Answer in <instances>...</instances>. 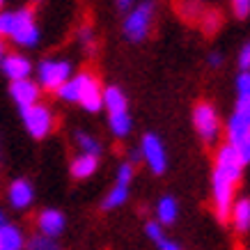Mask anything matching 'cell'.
<instances>
[{"mask_svg": "<svg viewBox=\"0 0 250 250\" xmlns=\"http://www.w3.org/2000/svg\"><path fill=\"white\" fill-rule=\"evenodd\" d=\"M2 5H5V0H0V9H2Z\"/></svg>", "mask_w": 250, "mask_h": 250, "instance_id": "8d00e7d4", "label": "cell"}, {"mask_svg": "<svg viewBox=\"0 0 250 250\" xmlns=\"http://www.w3.org/2000/svg\"><path fill=\"white\" fill-rule=\"evenodd\" d=\"M2 58H5V46H2V42H0V64H2Z\"/></svg>", "mask_w": 250, "mask_h": 250, "instance_id": "d590c367", "label": "cell"}, {"mask_svg": "<svg viewBox=\"0 0 250 250\" xmlns=\"http://www.w3.org/2000/svg\"><path fill=\"white\" fill-rule=\"evenodd\" d=\"M32 2H42V0H32Z\"/></svg>", "mask_w": 250, "mask_h": 250, "instance_id": "74e56055", "label": "cell"}, {"mask_svg": "<svg viewBox=\"0 0 250 250\" xmlns=\"http://www.w3.org/2000/svg\"><path fill=\"white\" fill-rule=\"evenodd\" d=\"M140 161L152 170V174H163L167 170V152L166 145L156 133H145L140 140Z\"/></svg>", "mask_w": 250, "mask_h": 250, "instance_id": "ba28073f", "label": "cell"}, {"mask_svg": "<svg viewBox=\"0 0 250 250\" xmlns=\"http://www.w3.org/2000/svg\"><path fill=\"white\" fill-rule=\"evenodd\" d=\"M35 225H37L39 234L58 239V236L64 232V228H67V218H64V213H62L60 209H44V211L37 216Z\"/></svg>", "mask_w": 250, "mask_h": 250, "instance_id": "7c38bea8", "label": "cell"}, {"mask_svg": "<svg viewBox=\"0 0 250 250\" xmlns=\"http://www.w3.org/2000/svg\"><path fill=\"white\" fill-rule=\"evenodd\" d=\"M97 170H99V156H90V154H78L76 159L71 161V166H69L71 177L78 179V182L90 179Z\"/></svg>", "mask_w": 250, "mask_h": 250, "instance_id": "9a60e30c", "label": "cell"}, {"mask_svg": "<svg viewBox=\"0 0 250 250\" xmlns=\"http://www.w3.org/2000/svg\"><path fill=\"white\" fill-rule=\"evenodd\" d=\"M236 154H239V159L243 161V166H248L250 163V138H246V140H241L239 145H234Z\"/></svg>", "mask_w": 250, "mask_h": 250, "instance_id": "f1b7e54d", "label": "cell"}, {"mask_svg": "<svg viewBox=\"0 0 250 250\" xmlns=\"http://www.w3.org/2000/svg\"><path fill=\"white\" fill-rule=\"evenodd\" d=\"M229 223L239 234L250 232V197H239L234 200V205L229 209Z\"/></svg>", "mask_w": 250, "mask_h": 250, "instance_id": "4fadbf2b", "label": "cell"}, {"mask_svg": "<svg viewBox=\"0 0 250 250\" xmlns=\"http://www.w3.org/2000/svg\"><path fill=\"white\" fill-rule=\"evenodd\" d=\"M55 94L64 104H78L85 113L104 110V87L99 83V78L90 71L74 74Z\"/></svg>", "mask_w": 250, "mask_h": 250, "instance_id": "7a4b0ae2", "label": "cell"}, {"mask_svg": "<svg viewBox=\"0 0 250 250\" xmlns=\"http://www.w3.org/2000/svg\"><path fill=\"white\" fill-rule=\"evenodd\" d=\"M12 25H14V12H2V9H0V37L9 39Z\"/></svg>", "mask_w": 250, "mask_h": 250, "instance_id": "4316f807", "label": "cell"}, {"mask_svg": "<svg viewBox=\"0 0 250 250\" xmlns=\"http://www.w3.org/2000/svg\"><path fill=\"white\" fill-rule=\"evenodd\" d=\"M74 140H76V147L81 154H90V156H101V143L99 138H94L92 133H85V131H76L74 133Z\"/></svg>", "mask_w": 250, "mask_h": 250, "instance_id": "7402d4cb", "label": "cell"}, {"mask_svg": "<svg viewBox=\"0 0 250 250\" xmlns=\"http://www.w3.org/2000/svg\"><path fill=\"white\" fill-rule=\"evenodd\" d=\"M39 25L35 21V14L32 9L23 7L14 12V25H12V32H9V42L19 48H32V46L39 44Z\"/></svg>", "mask_w": 250, "mask_h": 250, "instance_id": "5b68a950", "label": "cell"}, {"mask_svg": "<svg viewBox=\"0 0 250 250\" xmlns=\"http://www.w3.org/2000/svg\"><path fill=\"white\" fill-rule=\"evenodd\" d=\"M78 42L83 46L85 51H92L94 48V30H92L90 25H83L81 30H78Z\"/></svg>", "mask_w": 250, "mask_h": 250, "instance_id": "484cf974", "label": "cell"}, {"mask_svg": "<svg viewBox=\"0 0 250 250\" xmlns=\"http://www.w3.org/2000/svg\"><path fill=\"white\" fill-rule=\"evenodd\" d=\"M207 64H209L211 69H218L220 64H223V55H220V53H211L209 58H207Z\"/></svg>", "mask_w": 250, "mask_h": 250, "instance_id": "d6a6232c", "label": "cell"}, {"mask_svg": "<svg viewBox=\"0 0 250 250\" xmlns=\"http://www.w3.org/2000/svg\"><path fill=\"white\" fill-rule=\"evenodd\" d=\"M25 250H60L58 248V241L51 239L46 234H32L28 241H25Z\"/></svg>", "mask_w": 250, "mask_h": 250, "instance_id": "603a6c76", "label": "cell"}, {"mask_svg": "<svg viewBox=\"0 0 250 250\" xmlns=\"http://www.w3.org/2000/svg\"><path fill=\"white\" fill-rule=\"evenodd\" d=\"M145 234H147V239H149V241L156 243L161 236H166V228H163V225H159L156 220H147V223H145Z\"/></svg>", "mask_w": 250, "mask_h": 250, "instance_id": "d4e9b609", "label": "cell"}, {"mask_svg": "<svg viewBox=\"0 0 250 250\" xmlns=\"http://www.w3.org/2000/svg\"><path fill=\"white\" fill-rule=\"evenodd\" d=\"M104 110L108 115L129 110V101H126V94L122 92V87H117V85L104 87Z\"/></svg>", "mask_w": 250, "mask_h": 250, "instance_id": "2e32d148", "label": "cell"}, {"mask_svg": "<svg viewBox=\"0 0 250 250\" xmlns=\"http://www.w3.org/2000/svg\"><path fill=\"white\" fill-rule=\"evenodd\" d=\"M9 97H12V101L19 106V110H23V108H30V106H35V104H39L42 87H39L37 81H32V78L14 81V83L9 85Z\"/></svg>", "mask_w": 250, "mask_h": 250, "instance_id": "9c48e42d", "label": "cell"}, {"mask_svg": "<svg viewBox=\"0 0 250 250\" xmlns=\"http://www.w3.org/2000/svg\"><path fill=\"white\" fill-rule=\"evenodd\" d=\"M156 248L159 250H184L179 243L172 241V239H167V236H161L159 241H156Z\"/></svg>", "mask_w": 250, "mask_h": 250, "instance_id": "1f68e13d", "label": "cell"}, {"mask_svg": "<svg viewBox=\"0 0 250 250\" xmlns=\"http://www.w3.org/2000/svg\"><path fill=\"white\" fill-rule=\"evenodd\" d=\"M25 234L19 225L7 223L0 229V250H25Z\"/></svg>", "mask_w": 250, "mask_h": 250, "instance_id": "e0dca14e", "label": "cell"}, {"mask_svg": "<svg viewBox=\"0 0 250 250\" xmlns=\"http://www.w3.org/2000/svg\"><path fill=\"white\" fill-rule=\"evenodd\" d=\"M7 202L12 209H16V211L30 209L32 202H35V186H32L28 179H23V177L14 179L7 188Z\"/></svg>", "mask_w": 250, "mask_h": 250, "instance_id": "30bf717a", "label": "cell"}, {"mask_svg": "<svg viewBox=\"0 0 250 250\" xmlns=\"http://www.w3.org/2000/svg\"><path fill=\"white\" fill-rule=\"evenodd\" d=\"M74 76V64L64 58H46L37 64V85L46 92H58Z\"/></svg>", "mask_w": 250, "mask_h": 250, "instance_id": "277c9868", "label": "cell"}, {"mask_svg": "<svg viewBox=\"0 0 250 250\" xmlns=\"http://www.w3.org/2000/svg\"><path fill=\"white\" fill-rule=\"evenodd\" d=\"M133 174H136L133 163H131V161H124V163H120V166H117L115 182H117V184H129V186H131V182H133Z\"/></svg>", "mask_w": 250, "mask_h": 250, "instance_id": "cb8c5ba5", "label": "cell"}, {"mask_svg": "<svg viewBox=\"0 0 250 250\" xmlns=\"http://www.w3.org/2000/svg\"><path fill=\"white\" fill-rule=\"evenodd\" d=\"M131 195V186L129 184H117L115 182V186L106 193V197H104V202H101V207H104V211H113V209H120V207L126 205V200H129Z\"/></svg>", "mask_w": 250, "mask_h": 250, "instance_id": "ffe728a7", "label": "cell"}, {"mask_svg": "<svg viewBox=\"0 0 250 250\" xmlns=\"http://www.w3.org/2000/svg\"><path fill=\"white\" fill-rule=\"evenodd\" d=\"M239 67L241 71H250V42L239 51Z\"/></svg>", "mask_w": 250, "mask_h": 250, "instance_id": "f546056e", "label": "cell"}, {"mask_svg": "<svg viewBox=\"0 0 250 250\" xmlns=\"http://www.w3.org/2000/svg\"><path fill=\"white\" fill-rule=\"evenodd\" d=\"M115 2H117V7H120L122 12H129V9L136 5V0H115Z\"/></svg>", "mask_w": 250, "mask_h": 250, "instance_id": "836d02e7", "label": "cell"}, {"mask_svg": "<svg viewBox=\"0 0 250 250\" xmlns=\"http://www.w3.org/2000/svg\"><path fill=\"white\" fill-rule=\"evenodd\" d=\"M108 129H110V133H113L115 138H126L129 136L131 129H133V122H131L129 110L108 115Z\"/></svg>", "mask_w": 250, "mask_h": 250, "instance_id": "44dd1931", "label": "cell"}, {"mask_svg": "<svg viewBox=\"0 0 250 250\" xmlns=\"http://www.w3.org/2000/svg\"><path fill=\"white\" fill-rule=\"evenodd\" d=\"M152 23H154V2L152 0L136 2L126 12L124 23H122L124 37L129 39V42H133V44H140V42L147 39V35L152 30Z\"/></svg>", "mask_w": 250, "mask_h": 250, "instance_id": "3957f363", "label": "cell"}, {"mask_svg": "<svg viewBox=\"0 0 250 250\" xmlns=\"http://www.w3.org/2000/svg\"><path fill=\"white\" fill-rule=\"evenodd\" d=\"M250 120V71H241L236 78V110Z\"/></svg>", "mask_w": 250, "mask_h": 250, "instance_id": "ac0fdd59", "label": "cell"}, {"mask_svg": "<svg viewBox=\"0 0 250 250\" xmlns=\"http://www.w3.org/2000/svg\"><path fill=\"white\" fill-rule=\"evenodd\" d=\"M193 126L205 145H216L220 138V117L209 101H200L193 108Z\"/></svg>", "mask_w": 250, "mask_h": 250, "instance_id": "52a82bcc", "label": "cell"}, {"mask_svg": "<svg viewBox=\"0 0 250 250\" xmlns=\"http://www.w3.org/2000/svg\"><path fill=\"white\" fill-rule=\"evenodd\" d=\"M32 62L25 58L23 53H5L2 58V64H0V71L9 78V83L14 81H25V78L32 76Z\"/></svg>", "mask_w": 250, "mask_h": 250, "instance_id": "8fae6325", "label": "cell"}, {"mask_svg": "<svg viewBox=\"0 0 250 250\" xmlns=\"http://www.w3.org/2000/svg\"><path fill=\"white\" fill-rule=\"evenodd\" d=\"M179 216V205H177V200L172 195H163L156 202V223L167 228V225H172L174 220Z\"/></svg>", "mask_w": 250, "mask_h": 250, "instance_id": "d6986e66", "label": "cell"}, {"mask_svg": "<svg viewBox=\"0 0 250 250\" xmlns=\"http://www.w3.org/2000/svg\"><path fill=\"white\" fill-rule=\"evenodd\" d=\"M5 225H7V218H5V213L0 211V229L5 228Z\"/></svg>", "mask_w": 250, "mask_h": 250, "instance_id": "e575fe53", "label": "cell"}, {"mask_svg": "<svg viewBox=\"0 0 250 250\" xmlns=\"http://www.w3.org/2000/svg\"><path fill=\"white\" fill-rule=\"evenodd\" d=\"M225 136H228V145H239L241 140L250 138V120L243 115L234 113L225 124Z\"/></svg>", "mask_w": 250, "mask_h": 250, "instance_id": "5bb4252c", "label": "cell"}, {"mask_svg": "<svg viewBox=\"0 0 250 250\" xmlns=\"http://www.w3.org/2000/svg\"><path fill=\"white\" fill-rule=\"evenodd\" d=\"M21 122H23V126H25V131L30 133V138H35V140H44V138L51 136L55 129L53 110L48 106H44L42 101L30 108H23Z\"/></svg>", "mask_w": 250, "mask_h": 250, "instance_id": "8992f818", "label": "cell"}, {"mask_svg": "<svg viewBox=\"0 0 250 250\" xmlns=\"http://www.w3.org/2000/svg\"><path fill=\"white\" fill-rule=\"evenodd\" d=\"M229 2H232L236 19H246L250 14V0H229Z\"/></svg>", "mask_w": 250, "mask_h": 250, "instance_id": "83f0119b", "label": "cell"}, {"mask_svg": "<svg viewBox=\"0 0 250 250\" xmlns=\"http://www.w3.org/2000/svg\"><path fill=\"white\" fill-rule=\"evenodd\" d=\"M218 25H220V16L216 14V12H209V14L205 16V30L207 32H213Z\"/></svg>", "mask_w": 250, "mask_h": 250, "instance_id": "4dcf8cb0", "label": "cell"}, {"mask_svg": "<svg viewBox=\"0 0 250 250\" xmlns=\"http://www.w3.org/2000/svg\"><path fill=\"white\" fill-rule=\"evenodd\" d=\"M243 161L239 159V154L232 145H220L216 159H213V172H211V200L213 209L223 223H228L229 209L234 205V190L241 182L243 174Z\"/></svg>", "mask_w": 250, "mask_h": 250, "instance_id": "6da1fadb", "label": "cell"}]
</instances>
